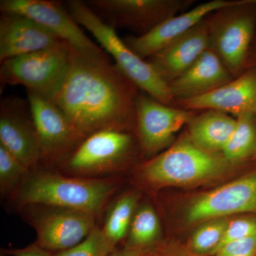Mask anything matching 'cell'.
<instances>
[{
    "instance_id": "f546056e",
    "label": "cell",
    "mask_w": 256,
    "mask_h": 256,
    "mask_svg": "<svg viewBox=\"0 0 256 256\" xmlns=\"http://www.w3.org/2000/svg\"><path fill=\"white\" fill-rule=\"evenodd\" d=\"M161 256H202L197 255L188 249L171 248L162 252Z\"/></svg>"
},
{
    "instance_id": "2e32d148",
    "label": "cell",
    "mask_w": 256,
    "mask_h": 256,
    "mask_svg": "<svg viewBox=\"0 0 256 256\" xmlns=\"http://www.w3.org/2000/svg\"><path fill=\"white\" fill-rule=\"evenodd\" d=\"M176 107L191 110H216L230 116L256 114V66L206 95L178 101Z\"/></svg>"
},
{
    "instance_id": "5b68a950",
    "label": "cell",
    "mask_w": 256,
    "mask_h": 256,
    "mask_svg": "<svg viewBox=\"0 0 256 256\" xmlns=\"http://www.w3.org/2000/svg\"><path fill=\"white\" fill-rule=\"evenodd\" d=\"M210 48L236 78L246 70L255 38L256 0H232L206 18Z\"/></svg>"
},
{
    "instance_id": "f1b7e54d",
    "label": "cell",
    "mask_w": 256,
    "mask_h": 256,
    "mask_svg": "<svg viewBox=\"0 0 256 256\" xmlns=\"http://www.w3.org/2000/svg\"><path fill=\"white\" fill-rule=\"evenodd\" d=\"M5 252L11 256H54L52 252L40 247L36 242L23 248L10 249Z\"/></svg>"
},
{
    "instance_id": "6da1fadb",
    "label": "cell",
    "mask_w": 256,
    "mask_h": 256,
    "mask_svg": "<svg viewBox=\"0 0 256 256\" xmlns=\"http://www.w3.org/2000/svg\"><path fill=\"white\" fill-rule=\"evenodd\" d=\"M139 94L110 58L88 55L72 46L68 73L52 101L68 120L80 144L104 130H136Z\"/></svg>"
},
{
    "instance_id": "5bb4252c",
    "label": "cell",
    "mask_w": 256,
    "mask_h": 256,
    "mask_svg": "<svg viewBox=\"0 0 256 256\" xmlns=\"http://www.w3.org/2000/svg\"><path fill=\"white\" fill-rule=\"evenodd\" d=\"M52 208L38 216L34 223L36 244L48 252H58L75 246L96 228L95 214Z\"/></svg>"
},
{
    "instance_id": "7a4b0ae2",
    "label": "cell",
    "mask_w": 256,
    "mask_h": 256,
    "mask_svg": "<svg viewBox=\"0 0 256 256\" xmlns=\"http://www.w3.org/2000/svg\"><path fill=\"white\" fill-rule=\"evenodd\" d=\"M116 190L112 182L70 178L50 172H35L21 184L18 203L86 210L96 214Z\"/></svg>"
},
{
    "instance_id": "d6986e66",
    "label": "cell",
    "mask_w": 256,
    "mask_h": 256,
    "mask_svg": "<svg viewBox=\"0 0 256 256\" xmlns=\"http://www.w3.org/2000/svg\"><path fill=\"white\" fill-rule=\"evenodd\" d=\"M234 78L214 50L210 48L169 86L176 104L214 92Z\"/></svg>"
},
{
    "instance_id": "83f0119b",
    "label": "cell",
    "mask_w": 256,
    "mask_h": 256,
    "mask_svg": "<svg viewBox=\"0 0 256 256\" xmlns=\"http://www.w3.org/2000/svg\"><path fill=\"white\" fill-rule=\"evenodd\" d=\"M214 256H256V235L228 242L222 246Z\"/></svg>"
},
{
    "instance_id": "e0dca14e",
    "label": "cell",
    "mask_w": 256,
    "mask_h": 256,
    "mask_svg": "<svg viewBox=\"0 0 256 256\" xmlns=\"http://www.w3.org/2000/svg\"><path fill=\"white\" fill-rule=\"evenodd\" d=\"M210 48L206 18L159 52L146 60L170 85Z\"/></svg>"
},
{
    "instance_id": "836d02e7",
    "label": "cell",
    "mask_w": 256,
    "mask_h": 256,
    "mask_svg": "<svg viewBox=\"0 0 256 256\" xmlns=\"http://www.w3.org/2000/svg\"></svg>"
},
{
    "instance_id": "d4e9b609",
    "label": "cell",
    "mask_w": 256,
    "mask_h": 256,
    "mask_svg": "<svg viewBox=\"0 0 256 256\" xmlns=\"http://www.w3.org/2000/svg\"><path fill=\"white\" fill-rule=\"evenodd\" d=\"M114 249L102 228L96 227L82 242L67 250L56 252L54 256H110Z\"/></svg>"
},
{
    "instance_id": "8fae6325",
    "label": "cell",
    "mask_w": 256,
    "mask_h": 256,
    "mask_svg": "<svg viewBox=\"0 0 256 256\" xmlns=\"http://www.w3.org/2000/svg\"><path fill=\"white\" fill-rule=\"evenodd\" d=\"M252 212H256V171L196 197L186 218L194 224Z\"/></svg>"
},
{
    "instance_id": "30bf717a",
    "label": "cell",
    "mask_w": 256,
    "mask_h": 256,
    "mask_svg": "<svg viewBox=\"0 0 256 256\" xmlns=\"http://www.w3.org/2000/svg\"><path fill=\"white\" fill-rule=\"evenodd\" d=\"M132 133L116 130L98 131L86 138L66 158V168L76 174H98L119 168L131 156Z\"/></svg>"
},
{
    "instance_id": "44dd1931",
    "label": "cell",
    "mask_w": 256,
    "mask_h": 256,
    "mask_svg": "<svg viewBox=\"0 0 256 256\" xmlns=\"http://www.w3.org/2000/svg\"><path fill=\"white\" fill-rule=\"evenodd\" d=\"M236 124L222 154L232 164H238L256 154L255 114L239 116Z\"/></svg>"
},
{
    "instance_id": "7c38bea8",
    "label": "cell",
    "mask_w": 256,
    "mask_h": 256,
    "mask_svg": "<svg viewBox=\"0 0 256 256\" xmlns=\"http://www.w3.org/2000/svg\"><path fill=\"white\" fill-rule=\"evenodd\" d=\"M0 144L28 170L42 160L41 146L28 100L8 97L1 100Z\"/></svg>"
},
{
    "instance_id": "ac0fdd59",
    "label": "cell",
    "mask_w": 256,
    "mask_h": 256,
    "mask_svg": "<svg viewBox=\"0 0 256 256\" xmlns=\"http://www.w3.org/2000/svg\"><path fill=\"white\" fill-rule=\"evenodd\" d=\"M64 41L55 33L23 15L0 16V62L54 46Z\"/></svg>"
},
{
    "instance_id": "603a6c76",
    "label": "cell",
    "mask_w": 256,
    "mask_h": 256,
    "mask_svg": "<svg viewBox=\"0 0 256 256\" xmlns=\"http://www.w3.org/2000/svg\"><path fill=\"white\" fill-rule=\"evenodd\" d=\"M161 226L152 207L143 205L136 210L128 234L126 247L143 250L160 238Z\"/></svg>"
},
{
    "instance_id": "3957f363",
    "label": "cell",
    "mask_w": 256,
    "mask_h": 256,
    "mask_svg": "<svg viewBox=\"0 0 256 256\" xmlns=\"http://www.w3.org/2000/svg\"><path fill=\"white\" fill-rule=\"evenodd\" d=\"M66 4L76 22L92 34L114 58V65L139 90L165 105L176 106L169 85L150 64L128 48L116 28L104 22L85 2L72 0Z\"/></svg>"
},
{
    "instance_id": "4316f807",
    "label": "cell",
    "mask_w": 256,
    "mask_h": 256,
    "mask_svg": "<svg viewBox=\"0 0 256 256\" xmlns=\"http://www.w3.org/2000/svg\"><path fill=\"white\" fill-rule=\"evenodd\" d=\"M255 235H256V216L236 218L229 222L224 234L223 240L218 248L228 242L242 240V239L248 238Z\"/></svg>"
},
{
    "instance_id": "4dcf8cb0",
    "label": "cell",
    "mask_w": 256,
    "mask_h": 256,
    "mask_svg": "<svg viewBox=\"0 0 256 256\" xmlns=\"http://www.w3.org/2000/svg\"><path fill=\"white\" fill-rule=\"evenodd\" d=\"M142 255H143V250L126 246L122 250H114L110 256H141Z\"/></svg>"
},
{
    "instance_id": "9c48e42d",
    "label": "cell",
    "mask_w": 256,
    "mask_h": 256,
    "mask_svg": "<svg viewBox=\"0 0 256 256\" xmlns=\"http://www.w3.org/2000/svg\"><path fill=\"white\" fill-rule=\"evenodd\" d=\"M2 13L23 15L55 33L73 48L88 55L110 58L105 50L85 34L62 2L1 0Z\"/></svg>"
},
{
    "instance_id": "4fadbf2b",
    "label": "cell",
    "mask_w": 256,
    "mask_h": 256,
    "mask_svg": "<svg viewBox=\"0 0 256 256\" xmlns=\"http://www.w3.org/2000/svg\"><path fill=\"white\" fill-rule=\"evenodd\" d=\"M34 122L42 152V160L67 158L79 144L73 128L53 101L26 90Z\"/></svg>"
},
{
    "instance_id": "ba28073f",
    "label": "cell",
    "mask_w": 256,
    "mask_h": 256,
    "mask_svg": "<svg viewBox=\"0 0 256 256\" xmlns=\"http://www.w3.org/2000/svg\"><path fill=\"white\" fill-rule=\"evenodd\" d=\"M197 112L165 105L140 92L136 101V132L143 154L158 156L168 149L173 144L176 133L188 124Z\"/></svg>"
},
{
    "instance_id": "9a60e30c",
    "label": "cell",
    "mask_w": 256,
    "mask_h": 256,
    "mask_svg": "<svg viewBox=\"0 0 256 256\" xmlns=\"http://www.w3.org/2000/svg\"><path fill=\"white\" fill-rule=\"evenodd\" d=\"M230 0H213L202 3L186 12L173 16L142 36H127L124 42L128 48L146 60L182 36L208 15L232 3Z\"/></svg>"
},
{
    "instance_id": "52a82bcc",
    "label": "cell",
    "mask_w": 256,
    "mask_h": 256,
    "mask_svg": "<svg viewBox=\"0 0 256 256\" xmlns=\"http://www.w3.org/2000/svg\"><path fill=\"white\" fill-rule=\"evenodd\" d=\"M86 4L106 24L142 36L194 4L192 0H89Z\"/></svg>"
},
{
    "instance_id": "7402d4cb",
    "label": "cell",
    "mask_w": 256,
    "mask_h": 256,
    "mask_svg": "<svg viewBox=\"0 0 256 256\" xmlns=\"http://www.w3.org/2000/svg\"><path fill=\"white\" fill-rule=\"evenodd\" d=\"M138 198L136 194L124 195L114 202L108 214L102 230L114 247L128 236Z\"/></svg>"
},
{
    "instance_id": "ffe728a7",
    "label": "cell",
    "mask_w": 256,
    "mask_h": 256,
    "mask_svg": "<svg viewBox=\"0 0 256 256\" xmlns=\"http://www.w3.org/2000/svg\"><path fill=\"white\" fill-rule=\"evenodd\" d=\"M236 124V118L216 110H198L188 122L192 142L204 150L222 153Z\"/></svg>"
},
{
    "instance_id": "cb8c5ba5",
    "label": "cell",
    "mask_w": 256,
    "mask_h": 256,
    "mask_svg": "<svg viewBox=\"0 0 256 256\" xmlns=\"http://www.w3.org/2000/svg\"><path fill=\"white\" fill-rule=\"evenodd\" d=\"M229 220L226 218L204 222L192 234L188 250L197 255L204 256L215 254L223 240Z\"/></svg>"
},
{
    "instance_id": "1f68e13d",
    "label": "cell",
    "mask_w": 256,
    "mask_h": 256,
    "mask_svg": "<svg viewBox=\"0 0 256 256\" xmlns=\"http://www.w3.org/2000/svg\"><path fill=\"white\" fill-rule=\"evenodd\" d=\"M250 66H256V36L252 42V46L250 47V52H249L248 57L247 67Z\"/></svg>"
},
{
    "instance_id": "484cf974",
    "label": "cell",
    "mask_w": 256,
    "mask_h": 256,
    "mask_svg": "<svg viewBox=\"0 0 256 256\" xmlns=\"http://www.w3.org/2000/svg\"><path fill=\"white\" fill-rule=\"evenodd\" d=\"M28 168L0 144V188L2 193H9L18 186L25 175Z\"/></svg>"
},
{
    "instance_id": "d6a6232c",
    "label": "cell",
    "mask_w": 256,
    "mask_h": 256,
    "mask_svg": "<svg viewBox=\"0 0 256 256\" xmlns=\"http://www.w3.org/2000/svg\"><path fill=\"white\" fill-rule=\"evenodd\" d=\"M141 256H150V255H144V254H143V255Z\"/></svg>"
},
{
    "instance_id": "8992f818",
    "label": "cell",
    "mask_w": 256,
    "mask_h": 256,
    "mask_svg": "<svg viewBox=\"0 0 256 256\" xmlns=\"http://www.w3.org/2000/svg\"><path fill=\"white\" fill-rule=\"evenodd\" d=\"M70 60L72 46L63 42L2 62L0 80L2 84L23 86L53 100L68 73Z\"/></svg>"
},
{
    "instance_id": "277c9868",
    "label": "cell",
    "mask_w": 256,
    "mask_h": 256,
    "mask_svg": "<svg viewBox=\"0 0 256 256\" xmlns=\"http://www.w3.org/2000/svg\"><path fill=\"white\" fill-rule=\"evenodd\" d=\"M230 166L222 153L202 149L186 132L144 163L141 174L154 186H188L217 178Z\"/></svg>"
}]
</instances>
